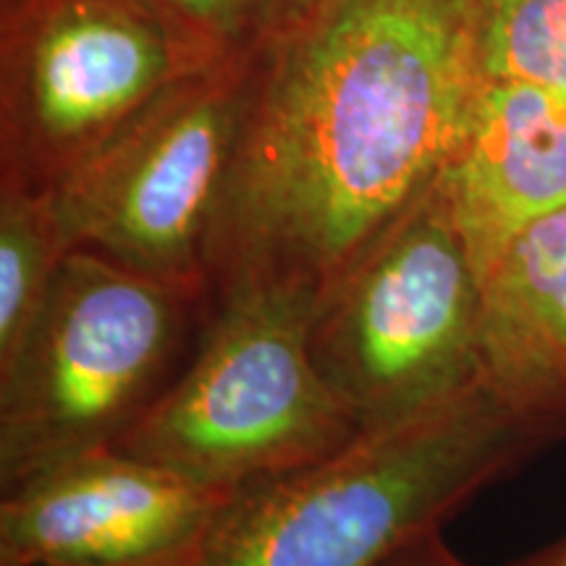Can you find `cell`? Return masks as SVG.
I'll return each instance as SVG.
<instances>
[{
  "instance_id": "6da1fadb",
  "label": "cell",
  "mask_w": 566,
  "mask_h": 566,
  "mask_svg": "<svg viewBox=\"0 0 566 566\" xmlns=\"http://www.w3.org/2000/svg\"><path fill=\"white\" fill-rule=\"evenodd\" d=\"M472 0H325L260 32L205 239L210 302H317L449 166L480 90Z\"/></svg>"
},
{
  "instance_id": "7a4b0ae2",
  "label": "cell",
  "mask_w": 566,
  "mask_h": 566,
  "mask_svg": "<svg viewBox=\"0 0 566 566\" xmlns=\"http://www.w3.org/2000/svg\"><path fill=\"white\" fill-rule=\"evenodd\" d=\"M551 443L475 380L233 495L197 566H380Z\"/></svg>"
},
{
  "instance_id": "3957f363",
  "label": "cell",
  "mask_w": 566,
  "mask_h": 566,
  "mask_svg": "<svg viewBox=\"0 0 566 566\" xmlns=\"http://www.w3.org/2000/svg\"><path fill=\"white\" fill-rule=\"evenodd\" d=\"M208 315V289L71 250L0 365V491L116 443L174 384Z\"/></svg>"
},
{
  "instance_id": "277c9868",
  "label": "cell",
  "mask_w": 566,
  "mask_h": 566,
  "mask_svg": "<svg viewBox=\"0 0 566 566\" xmlns=\"http://www.w3.org/2000/svg\"><path fill=\"white\" fill-rule=\"evenodd\" d=\"M315 307L294 289L210 302L192 357L113 449L231 499L344 449L363 428L315 365Z\"/></svg>"
},
{
  "instance_id": "5b68a950",
  "label": "cell",
  "mask_w": 566,
  "mask_h": 566,
  "mask_svg": "<svg viewBox=\"0 0 566 566\" xmlns=\"http://www.w3.org/2000/svg\"><path fill=\"white\" fill-rule=\"evenodd\" d=\"M229 48L160 0H3L0 181L55 189Z\"/></svg>"
},
{
  "instance_id": "8992f818",
  "label": "cell",
  "mask_w": 566,
  "mask_h": 566,
  "mask_svg": "<svg viewBox=\"0 0 566 566\" xmlns=\"http://www.w3.org/2000/svg\"><path fill=\"white\" fill-rule=\"evenodd\" d=\"M480 300L478 268L436 181L321 296L315 365L359 428L399 422L478 380Z\"/></svg>"
},
{
  "instance_id": "52a82bcc",
  "label": "cell",
  "mask_w": 566,
  "mask_h": 566,
  "mask_svg": "<svg viewBox=\"0 0 566 566\" xmlns=\"http://www.w3.org/2000/svg\"><path fill=\"white\" fill-rule=\"evenodd\" d=\"M258 38L160 92L51 189L74 250L208 289L205 239L250 95Z\"/></svg>"
},
{
  "instance_id": "ba28073f",
  "label": "cell",
  "mask_w": 566,
  "mask_h": 566,
  "mask_svg": "<svg viewBox=\"0 0 566 566\" xmlns=\"http://www.w3.org/2000/svg\"><path fill=\"white\" fill-rule=\"evenodd\" d=\"M229 501L105 446L0 491V566H197Z\"/></svg>"
},
{
  "instance_id": "9c48e42d",
  "label": "cell",
  "mask_w": 566,
  "mask_h": 566,
  "mask_svg": "<svg viewBox=\"0 0 566 566\" xmlns=\"http://www.w3.org/2000/svg\"><path fill=\"white\" fill-rule=\"evenodd\" d=\"M438 184L483 283L516 233L566 208V97L480 84Z\"/></svg>"
},
{
  "instance_id": "30bf717a",
  "label": "cell",
  "mask_w": 566,
  "mask_h": 566,
  "mask_svg": "<svg viewBox=\"0 0 566 566\" xmlns=\"http://www.w3.org/2000/svg\"><path fill=\"white\" fill-rule=\"evenodd\" d=\"M478 380L522 422L566 436V208L516 233L485 273Z\"/></svg>"
},
{
  "instance_id": "8fae6325",
  "label": "cell",
  "mask_w": 566,
  "mask_h": 566,
  "mask_svg": "<svg viewBox=\"0 0 566 566\" xmlns=\"http://www.w3.org/2000/svg\"><path fill=\"white\" fill-rule=\"evenodd\" d=\"M71 250L51 189L0 181V365L30 334Z\"/></svg>"
},
{
  "instance_id": "7c38bea8",
  "label": "cell",
  "mask_w": 566,
  "mask_h": 566,
  "mask_svg": "<svg viewBox=\"0 0 566 566\" xmlns=\"http://www.w3.org/2000/svg\"><path fill=\"white\" fill-rule=\"evenodd\" d=\"M483 82H512L566 97V0H472Z\"/></svg>"
},
{
  "instance_id": "4fadbf2b",
  "label": "cell",
  "mask_w": 566,
  "mask_h": 566,
  "mask_svg": "<svg viewBox=\"0 0 566 566\" xmlns=\"http://www.w3.org/2000/svg\"><path fill=\"white\" fill-rule=\"evenodd\" d=\"M197 30L223 45H237L260 34L271 0H160Z\"/></svg>"
},
{
  "instance_id": "5bb4252c",
  "label": "cell",
  "mask_w": 566,
  "mask_h": 566,
  "mask_svg": "<svg viewBox=\"0 0 566 566\" xmlns=\"http://www.w3.org/2000/svg\"><path fill=\"white\" fill-rule=\"evenodd\" d=\"M380 566H470L464 558H459L443 541L441 530H430L407 546H401L394 556H388Z\"/></svg>"
},
{
  "instance_id": "9a60e30c",
  "label": "cell",
  "mask_w": 566,
  "mask_h": 566,
  "mask_svg": "<svg viewBox=\"0 0 566 566\" xmlns=\"http://www.w3.org/2000/svg\"><path fill=\"white\" fill-rule=\"evenodd\" d=\"M325 0H271V9H268L265 24L260 32L283 30V27H292L296 21L321 9Z\"/></svg>"
},
{
  "instance_id": "2e32d148",
  "label": "cell",
  "mask_w": 566,
  "mask_h": 566,
  "mask_svg": "<svg viewBox=\"0 0 566 566\" xmlns=\"http://www.w3.org/2000/svg\"><path fill=\"white\" fill-rule=\"evenodd\" d=\"M506 566H566V535Z\"/></svg>"
}]
</instances>
